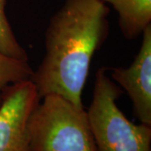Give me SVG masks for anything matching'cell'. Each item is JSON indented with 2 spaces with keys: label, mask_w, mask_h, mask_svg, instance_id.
I'll return each mask as SVG.
<instances>
[{
  "label": "cell",
  "mask_w": 151,
  "mask_h": 151,
  "mask_svg": "<svg viewBox=\"0 0 151 151\" xmlns=\"http://www.w3.org/2000/svg\"><path fill=\"white\" fill-rule=\"evenodd\" d=\"M8 0H0V50L9 56L29 61L25 49L18 41L6 14Z\"/></svg>",
  "instance_id": "obj_8"
},
{
  "label": "cell",
  "mask_w": 151,
  "mask_h": 151,
  "mask_svg": "<svg viewBox=\"0 0 151 151\" xmlns=\"http://www.w3.org/2000/svg\"><path fill=\"white\" fill-rule=\"evenodd\" d=\"M40 100L30 80L6 89L0 104V151H29L28 119Z\"/></svg>",
  "instance_id": "obj_4"
},
{
  "label": "cell",
  "mask_w": 151,
  "mask_h": 151,
  "mask_svg": "<svg viewBox=\"0 0 151 151\" xmlns=\"http://www.w3.org/2000/svg\"><path fill=\"white\" fill-rule=\"evenodd\" d=\"M124 91L111 79L108 67L96 72L86 111L97 151H150L151 126L134 124L117 105Z\"/></svg>",
  "instance_id": "obj_3"
},
{
  "label": "cell",
  "mask_w": 151,
  "mask_h": 151,
  "mask_svg": "<svg viewBox=\"0 0 151 151\" xmlns=\"http://www.w3.org/2000/svg\"><path fill=\"white\" fill-rule=\"evenodd\" d=\"M113 6L119 15L120 31L127 40L142 35L151 25V0H102Z\"/></svg>",
  "instance_id": "obj_6"
},
{
  "label": "cell",
  "mask_w": 151,
  "mask_h": 151,
  "mask_svg": "<svg viewBox=\"0 0 151 151\" xmlns=\"http://www.w3.org/2000/svg\"><path fill=\"white\" fill-rule=\"evenodd\" d=\"M33 70L29 61L9 56L0 50V104L6 89L13 84L29 80Z\"/></svg>",
  "instance_id": "obj_7"
},
{
  "label": "cell",
  "mask_w": 151,
  "mask_h": 151,
  "mask_svg": "<svg viewBox=\"0 0 151 151\" xmlns=\"http://www.w3.org/2000/svg\"><path fill=\"white\" fill-rule=\"evenodd\" d=\"M27 132L29 151H97L86 110L58 94L40 100Z\"/></svg>",
  "instance_id": "obj_2"
},
{
  "label": "cell",
  "mask_w": 151,
  "mask_h": 151,
  "mask_svg": "<svg viewBox=\"0 0 151 151\" xmlns=\"http://www.w3.org/2000/svg\"><path fill=\"white\" fill-rule=\"evenodd\" d=\"M109 14L102 0H65L51 16L43 59L29 79L40 99L58 94L84 108L82 92L92 58L108 37Z\"/></svg>",
  "instance_id": "obj_1"
},
{
  "label": "cell",
  "mask_w": 151,
  "mask_h": 151,
  "mask_svg": "<svg viewBox=\"0 0 151 151\" xmlns=\"http://www.w3.org/2000/svg\"><path fill=\"white\" fill-rule=\"evenodd\" d=\"M111 79L127 92L135 117L151 126V25L142 34V42L128 67H108Z\"/></svg>",
  "instance_id": "obj_5"
}]
</instances>
